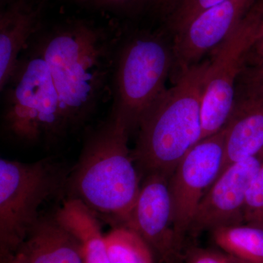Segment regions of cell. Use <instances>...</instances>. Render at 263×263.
I'll return each mask as SVG.
<instances>
[{
	"label": "cell",
	"mask_w": 263,
	"mask_h": 263,
	"mask_svg": "<svg viewBox=\"0 0 263 263\" xmlns=\"http://www.w3.org/2000/svg\"><path fill=\"white\" fill-rule=\"evenodd\" d=\"M121 29L70 19L34 36L47 63L70 134L87 128L111 99L112 75Z\"/></svg>",
	"instance_id": "1"
},
{
	"label": "cell",
	"mask_w": 263,
	"mask_h": 263,
	"mask_svg": "<svg viewBox=\"0 0 263 263\" xmlns=\"http://www.w3.org/2000/svg\"><path fill=\"white\" fill-rule=\"evenodd\" d=\"M131 133L122 118L112 112L89 128L66 186L70 197L84 202L114 228L127 226L141 187L129 147Z\"/></svg>",
	"instance_id": "2"
},
{
	"label": "cell",
	"mask_w": 263,
	"mask_h": 263,
	"mask_svg": "<svg viewBox=\"0 0 263 263\" xmlns=\"http://www.w3.org/2000/svg\"><path fill=\"white\" fill-rule=\"evenodd\" d=\"M209 59L181 72L142 118L133 157L145 175L171 177L201 141V103Z\"/></svg>",
	"instance_id": "3"
},
{
	"label": "cell",
	"mask_w": 263,
	"mask_h": 263,
	"mask_svg": "<svg viewBox=\"0 0 263 263\" xmlns=\"http://www.w3.org/2000/svg\"><path fill=\"white\" fill-rule=\"evenodd\" d=\"M0 89L2 134L8 141L51 148L70 135L47 63L34 38Z\"/></svg>",
	"instance_id": "4"
},
{
	"label": "cell",
	"mask_w": 263,
	"mask_h": 263,
	"mask_svg": "<svg viewBox=\"0 0 263 263\" xmlns=\"http://www.w3.org/2000/svg\"><path fill=\"white\" fill-rule=\"evenodd\" d=\"M173 67L172 39L164 29H121L114 56L110 112L122 118L132 133L167 89Z\"/></svg>",
	"instance_id": "5"
},
{
	"label": "cell",
	"mask_w": 263,
	"mask_h": 263,
	"mask_svg": "<svg viewBox=\"0 0 263 263\" xmlns=\"http://www.w3.org/2000/svg\"><path fill=\"white\" fill-rule=\"evenodd\" d=\"M70 171L48 157L33 162L0 160L1 263L16 254L40 216L38 209L66 188Z\"/></svg>",
	"instance_id": "6"
},
{
	"label": "cell",
	"mask_w": 263,
	"mask_h": 263,
	"mask_svg": "<svg viewBox=\"0 0 263 263\" xmlns=\"http://www.w3.org/2000/svg\"><path fill=\"white\" fill-rule=\"evenodd\" d=\"M263 36V0H258L236 27L212 51L201 103V140L226 126L237 81L252 48Z\"/></svg>",
	"instance_id": "7"
},
{
	"label": "cell",
	"mask_w": 263,
	"mask_h": 263,
	"mask_svg": "<svg viewBox=\"0 0 263 263\" xmlns=\"http://www.w3.org/2000/svg\"><path fill=\"white\" fill-rule=\"evenodd\" d=\"M224 138L223 128L199 141L180 161L170 177L175 233L182 246L199 204L222 168Z\"/></svg>",
	"instance_id": "8"
},
{
	"label": "cell",
	"mask_w": 263,
	"mask_h": 263,
	"mask_svg": "<svg viewBox=\"0 0 263 263\" xmlns=\"http://www.w3.org/2000/svg\"><path fill=\"white\" fill-rule=\"evenodd\" d=\"M262 164L263 149L227 167L202 197L189 234L197 236L204 231L245 223L247 195Z\"/></svg>",
	"instance_id": "9"
},
{
	"label": "cell",
	"mask_w": 263,
	"mask_h": 263,
	"mask_svg": "<svg viewBox=\"0 0 263 263\" xmlns=\"http://www.w3.org/2000/svg\"><path fill=\"white\" fill-rule=\"evenodd\" d=\"M257 1L226 0L204 10L173 36L174 67L171 76L174 81L223 42Z\"/></svg>",
	"instance_id": "10"
},
{
	"label": "cell",
	"mask_w": 263,
	"mask_h": 263,
	"mask_svg": "<svg viewBox=\"0 0 263 263\" xmlns=\"http://www.w3.org/2000/svg\"><path fill=\"white\" fill-rule=\"evenodd\" d=\"M169 176L146 175L127 227L146 240L165 263H177L182 247L175 233Z\"/></svg>",
	"instance_id": "11"
},
{
	"label": "cell",
	"mask_w": 263,
	"mask_h": 263,
	"mask_svg": "<svg viewBox=\"0 0 263 263\" xmlns=\"http://www.w3.org/2000/svg\"><path fill=\"white\" fill-rule=\"evenodd\" d=\"M224 129V157L220 174L230 164L263 149L262 85L243 74L240 76L233 108Z\"/></svg>",
	"instance_id": "12"
},
{
	"label": "cell",
	"mask_w": 263,
	"mask_h": 263,
	"mask_svg": "<svg viewBox=\"0 0 263 263\" xmlns=\"http://www.w3.org/2000/svg\"><path fill=\"white\" fill-rule=\"evenodd\" d=\"M0 89L13 72L20 55L43 28L48 0H1Z\"/></svg>",
	"instance_id": "13"
},
{
	"label": "cell",
	"mask_w": 263,
	"mask_h": 263,
	"mask_svg": "<svg viewBox=\"0 0 263 263\" xmlns=\"http://www.w3.org/2000/svg\"><path fill=\"white\" fill-rule=\"evenodd\" d=\"M16 253L27 263H86L80 242L53 216H40Z\"/></svg>",
	"instance_id": "14"
},
{
	"label": "cell",
	"mask_w": 263,
	"mask_h": 263,
	"mask_svg": "<svg viewBox=\"0 0 263 263\" xmlns=\"http://www.w3.org/2000/svg\"><path fill=\"white\" fill-rule=\"evenodd\" d=\"M55 219L82 245L86 263H110L98 216L84 202L68 199Z\"/></svg>",
	"instance_id": "15"
},
{
	"label": "cell",
	"mask_w": 263,
	"mask_h": 263,
	"mask_svg": "<svg viewBox=\"0 0 263 263\" xmlns=\"http://www.w3.org/2000/svg\"><path fill=\"white\" fill-rule=\"evenodd\" d=\"M216 247L242 263H263V226L243 224L211 231Z\"/></svg>",
	"instance_id": "16"
},
{
	"label": "cell",
	"mask_w": 263,
	"mask_h": 263,
	"mask_svg": "<svg viewBox=\"0 0 263 263\" xmlns=\"http://www.w3.org/2000/svg\"><path fill=\"white\" fill-rule=\"evenodd\" d=\"M104 240L110 263H155L153 249L129 227H115Z\"/></svg>",
	"instance_id": "17"
},
{
	"label": "cell",
	"mask_w": 263,
	"mask_h": 263,
	"mask_svg": "<svg viewBox=\"0 0 263 263\" xmlns=\"http://www.w3.org/2000/svg\"><path fill=\"white\" fill-rule=\"evenodd\" d=\"M226 0H178L171 14L164 20L166 31L171 37L177 34L197 15Z\"/></svg>",
	"instance_id": "18"
},
{
	"label": "cell",
	"mask_w": 263,
	"mask_h": 263,
	"mask_svg": "<svg viewBox=\"0 0 263 263\" xmlns=\"http://www.w3.org/2000/svg\"><path fill=\"white\" fill-rule=\"evenodd\" d=\"M245 221L247 224L263 226V164L249 188L246 201Z\"/></svg>",
	"instance_id": "19"
},
{
	"label": "cell",
	"mask_w": 263,
	"mask_h": 263,
	"mask_svg": "<svg viewBox=\"0 0 263 263\" xmlns=\"http://www.w3.org/2000/svg\"><path fill=\"white\" fill-rule=\"evenodd\" d=\"M184 263H242L221 249L190 247L182 257Z\"/></svg>",
	"instance_id": "20"
},
{
	"label": "cell",
	"mask_w": 263,
	"mask_h": 263,
	"mask_svg": "<svg viewBox=\"0 0 263 263\" xmlns=\"http://www.w3.org/2000/svg\"><path fill=\"white\" fill-rule=\"evenodd\" d=\"M242 74L263 86V36L249 52Z\"/></svg>",
	"instance_id": "21"
},
{
	"label": "cell",
	"mask_w": 263,
	"mask_h": 263,
	"mask_svg": "<svg viewBox=\"0 0 263 263\" xmlns=\"http://www.w3.org/2000/svg\"><path fill=\"white\" fill-rule=\"evenodd\" d=\"M151 1L152 0H85L97 8L120 13L133 11L145 5L149 7Z\"/></svg>",
	"instance_id": "22"
},
{
	"label": "cell",
	"mask_w": 263,
	"mask_h": 263,
	"mask_svg": "<svg viewBox=\"0 0 263 263\" xmlns=\"http://www.w3.org/2000/svg\"><path fill=\"white\" fill-rule=\"evenodd\" d=\"M178 0H152L149 7L157 13L164 22L171 14Z\"/></svg>",
	"instance_id": "23"
},
{
	"label": "cell",
	"mask_w": 263,
	"mask_h": 263,
	"mask_svg": "<svg viewBox=\"0 0 263 263\" xmlns=\"http://www.w3.org/2000/svg\"><path fill=\"white\" fill-rule=\"evenodd\" d=\"M8 263H27V262L22 254L16 253L10 258Z\"/></svg>",
	"instance_id": "24"
},
{
	"label": "cell",
	"mask_w": 263,
	"mask_h": 263,
	"mask_svg": "<svg viewBox=\"0 0 263 263\" xmlns=\"http://www.w3.org/2000/svg\"><path fill=\"white\" fill-rule=\"evenodd\" d=\"M79 1H81V2H85V0H79Z\"/></svg>",
	"instance_id": "25"
}]
</instances>
